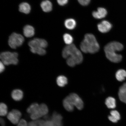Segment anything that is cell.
<instances>
[{
  "mask_svg": "<svg viewBox=\"0 0 126 126\" xmlns=\"http://www.w3.org/2000/svg\"><path fill=\"white\" fill-rule=\"evenodd\" d=\"M62 55L63 58L67 59L68 65L71 67L81 63L83 61V56L81 52L73 44L64 47Z\"/></svg>",
  "mask_w": 126,
  "mask_h": 126,
  "instance_id": "1",
  "label": "cell"
},
{
  "mask_svg": "<svg viewBox=\"0 0 126 126\" xmlns=\"http://www.w3.org/2000/svg\"><path fill=\"white\" fill-rule=\"evenodd\" d=\"M124 46L119 42H112L107 44L104 47V51L107 58L111 62L119 63L122 61V56L116 53L123 49Z\"/></svg>",
  "mask_w": 126,
  "mask_h": 126,
  "instance_id": "2",
  "label": "cell"
},
{
  "mask_svg": "<svg viewBox=\"0 0 126 126\" xmlns=\"http://www.w3.org/2000/svg\"><path fill=\"white\" fill-rule=\"evenodd\" d=\"M81 51L85 53L94 54L98 52L100 46L93 34H87L80 45Z\"/></svg>",
  "mask_w": 126,
  "mask_h": 126,
  "instance_id": "3",
  "label": "cell"
},
{
  "mask_svg": "<svg viewBox=\"0 0 126 126\" xmlns=\"http://www.w3.org/2000/svg\"><path fill=\"white\" fill-rule=\"evenodd\" d=\"M27 112L30 115L32 120H37L47 115L48 112V107L45 104L40 105L37 103H33L27 110Z\"/></svg>",
  "mask_w": 126,
  "mask_h": 126,
  "instance_id": "4",
  "label": "cell"
},
{
  "mask_svg": "<svg viewBox=\"0 0 126 126\" xmlns=\"http://www.w3.org/2000/svg\"><path fill=\"white\" fill-rule=\"evenodd\" d=\"M63 104L65 109L70 112L73 111L75 106L79 110H82L83 107V101L75 93L71 94L66 97L63 100Z\"/></svg>",
  "mask_w": 126,
  "mask_h": 126,
  "instance_id": "5",
  "label": "cell"
},
{
  "mask_svg": "<svg viewBox=\"0 0 126 126\" xmlns=\"http://www.w3.org/2000/svg\"><path fill=\"white\" fill-rule=\"evenodd\" d=\"M18 53L9 51L3 52L0 55L1 62L5 65H16L18 64Z\"/></svg>",
  "mask_w": 126,
  "mask_h": 126,
  "instance_id": "6",
  "label": "cell"
},
{
  "mask_svg": "<svg viewBox=\"0 0 126 126\" xmlns=\"http://www.w3.org/2000/svg\"><path fill=\"white\" fill-rule=\"evenodd\" d=\"M63 117L60 114L55 112L49 119L42 120L41 126H63Z\"/></svg>",
  "mask_w": 126,
  "mask_h": 126,
  "instance_id": "7",
  "label": "cell"
},
{
  "mask_svg": "<svg viewBox=\"0 0 126 126\" xmlns=\"http://www.w3.org/2000/svg\"><path fill=\"white\" fill-rule=\"evenodd\" d=\"M24 38L21 34L15 32L13 33L9 36L8 39L9 46L12 48L16 49L23 45Z\"/></svg>",
  "mask_w": 126,
  "mask_h": 126,
  "instance_id": "8",
  "label": "cell"
},
{
  "mask_svg": "<svg viewBox=\"0 0 126 126\" xmlns=\"http://www.w3.org/2000/svg\"><path fill=\"white\" fill-rule=\"evenodd\" d=\"M21 113L19 110H13L8 113L7 118L12 124L17 125L21 120Z\"/></svg>",
  "mask_w": 126,
  "mask_h": 126,
  "instance_id": "9",
  "label": "cell"
},
{
  "mask_svg": "<svg viewBox=\"0 0 126 126\" xmlns=\"http://www.w3.org/2000/svg\"><path fill=\"white\" fill-rule=\"evenodd\" d=\"M48 44L45 39L36 38L31 40L28 43L30 48H45L48 46Z\"/></svg>",
  "mask_w": 126,
  "mask_h": 126,
  "instance_id": "10",
  "label": "cell"
},
{
  "mask_svg": "<svg viewBox=\"0 0 126 126\" xmlns=\"http://www.w3.org/2000/svg\"><path fill=\"white\" fill-rule=\"evenodd\" d=\"M97 28L99 31L102 33H106L109 32L112 28L111 24L107 20H104L97 25Z\"/></svg>",
  "mask_w": 126,
  "mask_h": 126,
  "instance_id": "11",
  "label": "cell"
},
{
  "mask_svg": "<svg viewBox=\"0 0 126 126\" xmlns=\"http://www.w3.org/2000/svg\"><path fill=\"white\" fill-rule=\"evenodd\" d=\"M93 16L97 19H101L105 18L108 14V12L104 8L99 7L97 11H94L92 12Z\"/></svg>",
  "mask_w": 126,
  "mask_h": 126,
  "instance_id": "12",
  "label": "cell"
},
{
  "mask_svg": "<svg viewBox=\"0 0 126 126\" xmlns=\"http://www.w3.org/2000/svg\"><path fill=\"white\" fill-rule=\"evenodd\" d=\"M23 33L25 37H31L34 36L35 34V30L32 26L29 25H26L23 28Z\"/></svg>",
  "mask_w": 126,
  "mask_h": 126,
  "instance_id": "13",
  "label": "cell"
},
{
  "mask_svg": "<svg viewBox=\"0 0 126 126\" xmlns=\"http://www.w3.org/2000/svg\"><path fill=\"white\" fill-rule=\"evenodd\" d=\"M118 95L121 101L126 104V83L120 87Z\"/></svg>",
  "mask_w": 126,
  "mask_h": 126,
  "instance_id": "14",
  "label": "cell"
},
{
  "mask_svg": "<svg viewBox=\"0 0 126 126\" xmlns=\"http://www.w3.org/2000/svg\"><path fill=\"white\" fill-rule=\"evenodd\" d=\"M40 6L42 10L45 12H51L52 9V4L51 1L48 0H45L42 1Z\"/></svg>",
  "mask_w": 126,
  "mask_h": 126,
  "instance_id": "15",
  "label": "cell"
},
{
  "mask_svg": "<svg viewBox=\"0 0 126 126\" xmlns=\"http://www.w3.org/2000/svg\"><path fill=\"white\" fill-rule=\"evenodd\" d=\"M12 98L16 101H19L23 99V94L22 91L20 89L14 90L12 93Z\"/></svg>",
  "mask_w": 126,
  "mask_h": 126,
  "instance_id": "16",
  "label": "cell"
},
{
  "mask_svg": "<svg viewBox=\"0 0 126 126\" xmlns=\"http://www.w3.org/2000/svg\"><path fill=\"white\" fill-rule=\"evenodd\" d=\"M31 7L30 5L27 2H24L20 4L19 6V10L20 12L26 14L31 12Z\"/></svg>",
  "mask_w": 126,
  "mask_h": 126,
  "instance_id": "17",
  "label": "cell"
},
{
  "mask_svg": "<svg viewBox=\"0 0 126 126\" xmlns=\"http://www.w3.org/2000/svg\"><path fill=\"white\" fill-rule=\"evenodd\" d=\"M64 25L68 29L73 30L76 26V22L73 18L67 19L64 21Z\"/></svg>",
  "mask_w": 126,
  "mask_h": 126,
  "instance_id": "18",
  "label": "cell"
},
{
  "mask_svg": "<svg viewBox=\"0 0 126 126\" xmlns=\"http://www.w3.org/2000/svg\"><path fill=\"white\" fill-rule=\"evenodd\" d=\"M105 104L109 109H113L115 108L116 106L115 99L112 97H108L105 100Z\"/></svg>",
  "mask_w": 126,
  "mask_h": 126,
  "instance_id": "19",
  "label": "cell"
},
{
  "mask_svg": "<svg viewBox=\"0 0 126 126\" xmlns=\"http://www.w3.org/2000/svg\"><path fill=\"white\" fill-rule=\"evenodd\" d=\"M116 78L119 81H124L126 78V71L123 69L118 70L116 74Z\"/></svg>",
  "mask_w": 126,
  "mask_h": 126,
  "instance_id": "20",
  "label": "cell"
},
{
  "mask_svg": "<svg viewBox=\"0 0 126 126\" xmlns=\"http://www.w3.org/2000/svg\"><path fill=\"white\" fill-rule=\"evenodd\" d=\"M56 82L58 85L59 86L63 87L67 84V79L64 76H60L57 78Z\"/></svg>",
  "mask_w": 126,
  "mask_h": 126,
  "instance_id": "21",
  "label": "cell"
},
{
  "mask_svg": "<svg viewBox=\"0 0 126 126\" xmlns=\"http://www.w3.org/2000/svg\"><path fill=\"white\" fill-rule=\"evenodd\" d=\"M63 39L64 43L67 45H71L73 41V37L68 33H65L64 34Z\"/></svg>",
  "mask_w": 126,
  "mask_h": 126,
  "instance_id": "22",
  "label": "cell"
},
{
  "mask_svg": "<svg viewBox=\"0 0 126 126\" xmlns=\"http://www.w3.org/2000/svg\"><path fill=\"white\" fill-rule=\"evenodd\" d=\"M30 50L32 53H37L41 56L44 55L46 53V51L45 48L40 47L36 48H31Z\"/></svg>",
  "mask_w": 126,
  "mask_h": 126,
  "instance_id": "23",
  "label": "cell"
},
{
  "mask_svg": "<svg viewBox=\"0 0 126 126\" xmlns=\"http://www.w3.org/2000/svg\"><path fill=\"white\" fill-rule=\"evenodd\" d=\"M8 114L7 105L3 103H1L0 105V115L1 116H5Z\"/></svg>",
  "mask_w": 126,
  "mask_h": 126,
  "instance_id": "24",
  "label": "cell"
},
{
  "mask_svg": "<svg viewBox=\"0 0 126 126\" xmlns=\"http://www.w3.org/2000/svg\"><path fill=\"white\" fill-rule=\"evenodd\" d=\"M42 120H33L28 123V126H41Z\"/></svg>",
  "mask_w": 126,
  "mask_h": 126,
  "instance_id": "25",
  "label": "cell"
},
{
  "mask_svg": "<svg viewBox=\"0 0 126 126\" xmlns=\"http://www.w3.org/2000/svg\"><path fill=\"white\" fill-rule=\"evenodd\" d=\"M111 115L115 119L119 121L121 119L120 115L119 112L116 110H113L110 112Z\"/></svg>",
  "mask_w": 126,
  "mask_h": 126,
  "instance_id": "26",
  "label": "cell"
},
{
  "mask_svg": "<svg viewBox=\"0 0 126 126\" xmlns=\"http://www.w3.org/2000/svg\"><path fill=\"white\" fill-rule=\"evenodd\" d=\"M80 4L83 6H86L89 5L91 0H78Z\"/></svg>",
  "mask_w": 126,
  "mask_h": 126,
  "instance_id": "27",
  "label": "cell"
},
{
  "mask_svg": "<svg viewBox=\"0 0 126 126\" xmlns=\"http://www.w3.org/2000/svg\"><path fill=\"white\" fill-rule=\"evenodd\" d=\"M17 126H28V123L25 120L21 119L17 124Z\"/></svg>",
  "mask_w": 126,
  "mask_h": 126,
  "instance_id": "28",
  "label": "cell"
},
{
  "mask_svg": "<svg viewBox=\"0 0 126 126\" xmlns=\"http://www.w3.org/2000/svg\"><path fill=\"white\" fill-rule=\"evenodd\" d=\"M68 0H57L58 4L61 6L65 5L68 2Z\"/></svg>",
  "mask_w": 126,
  "mask_h": 126,
  "instance_id": "29",
  "label": "cell"
},
{
  "mask_svg": "<svg viewBox=\"0 0 126 126\" xmlns=\"http://www.w3.org/2000/svg\"><path fill=\"white\" fill-rule=\"evenodd\" d=\"M5 69V67L4 64L1 61L0 63V72L1 73L3 72Z\"/></svg>",
  "mask_w": 126,
  "mask_h": 126,
  "instance_id": "30",
  "label": "cell"
},
{
  "mask_svg": "<svg viewBox=\"0 0 126 126\" xmlns=\"http://www.w3.org/2000/svg\"><path fill=\"white\" fill-rule=\"evenodd\" d=\"M108 119L111 122L114 123H116L118 122V121L114 117H112L111 115H110L108 116Z\"/></svg>",
  "mask_w": 126,
  "mask_h": 126,
  "instance_id": "31",
  "label": "cell"
},
{
  "mask_svg": "<svg viewBox=\"0 0 126 126\" xmlns=\"http://www.w3.org/2000/svg\"><path fill=\"white\" fill-rule=\"evenodd\" d=\"M0 122L1 126H5V122L3 119L1 118L0 120Z\"/></svg>",
  "mask_w": 126,
  "mask_h": 126,
  "instance_id": "32",
  "label": "cell"
}]
</instances>
